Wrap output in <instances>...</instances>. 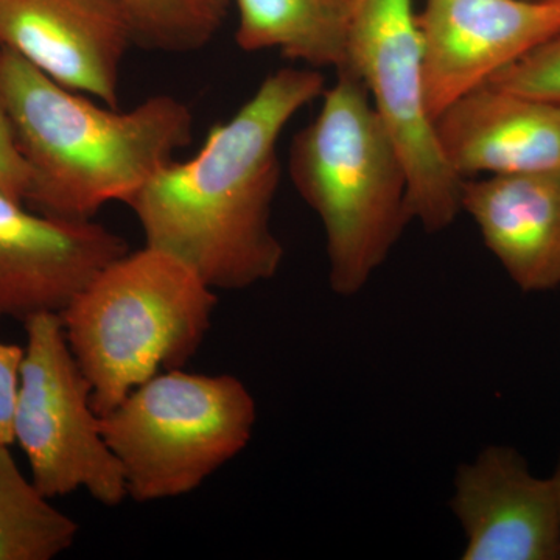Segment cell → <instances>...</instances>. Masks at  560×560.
Here are the masks:
<instances>
[{
    "mask_svg": "<svg viewBox=\"0 0 560 560\" xmlns=\"http://www.w3.org/2000/svg\"><path fill=\"white\" fill-rule=\"evenodd\" d=\"M324 91L316 69L270 73L230 120L210 128L194 158L165 165L127 202L145 246L176 257L213 290L275 278L285 254L271 230L280 135Z\"/></svg>",
    "mask_w": 560,
    "mask_h": 560,
    "instance_id": "6da1fadb",
    "label": "cell"
},
{
    "mask_svg": "<svg viewBox=\"0 0 560 560\" xmlns=\"http://www.w3.org/2000/svg\"><path fill=\"white\" fill-rule=\"evenodd\" d=\"M0 95L32 175L25 205L58 219L92 220L110 201L127 205L194 136V114L172 95L127 113L102 108L5 47Z\"/></svg>",
    "mask_w": 560,
    "mask_h": 560,
    "instance_id": "7a4b0ae2",
    "label": "cell"
},
{
    "mask_svg": "<svg viewBox=\"0 0 560 560\" xmlns=\"http://www.w3.org/2000/svg\"><path fill=\"white\" fill-rule=\"evenodd\" d=\"M291 142L289 172L326 234L330 289L355 296L410 223L407 172L366 84L349 69Z\"/></svg>",
    "mask_w": 560,
    "mask_h": 560,
    "instance_id": "3957f363",
    "label": "cell"
},
{
    "mask_svg": "<svg viewBox=\"0 0 560 560\" xmlns=\"http://www.w3.org/2000/svg\"><path fill=\"white\" fill-rule=\"evenodd\" d=\"M219 298L186 264L150 248L110 261L60 313L69 348L105 416L200 350Z\"/></svg>",
    "mask_w": 560,
    "mask_h": 560,
    "instance_id": "277c9868",
    "label": "cell"
},
{
    "mask_svg": "<svg viewBox=\"0 0 560 560\" xmlns=\"http://www.w3.org/2000/svg\"><path fill=\"white\" fill-rule=\"evenodd\" d=\"M257 407L234 375L160 372L101 416L128 497L178 499L200 488L253 438Z\"/></svg>",
    "mask_w": 560,
    "mask_h": 560,
    "instance_id": "5b68a950",
    "label": "cell"
},
{
    "mask_svg": "<svg viewBox=\"0 0 560 560\" xmlns=\"http://www.w3.org/2000/svg\"><path fill=\"white\" fill-rule=\"evenodd\" d=\"M22 323L27 345L14 442L27 456L32 481L47 499L83 489L105 506H119L128 497L124 470L103 436L60 313H36Z\"/></svg>",
    "mask_w": 560,
    "mask_h": 560,
    "instance_id": "8992f818",
    "label": "cell"
},
{
    "mask_svg": "<svg viewBox=\"0 0 560 560\" xmlns=\"http://www.w3.org/2000/svg\"><path fill=\"white\" fill-rule=\"evenodd\" d=\"M345 69L366 84L404 162L408 219L433 234L447 230L460 213L463 179L442 153L427 105L422 38L412 0H359Z\"/></svg>",
    "mask_w": 560,
    "mask_h": 560,
    "instance_id": "52a82bcc",
    "label": "cell"
},
{
    "mask_svg": "<svg viewBox=\"0 0 560 560\" xmlns=\"http://www.w3.org/2000/svg\"><path fill=\"white\" fill-rule=\"evenodd\" d=\"M433 120L560 32V0H425L418 14Z\"/></svg>",
    "mask_w": 560,
    "mask_h": 560,
    "instance_id": "ba28073f",
    "label": "cell"
},
{
    "mask_svg": "<svg viewBox=\"0 0 560 560\" xmlns=\"http://www.w3.org/2000/svg\"><path fill=\"white\" fill-rule=\"evenodd\" d=\"M128 250L125 238L94 220L28 210L0 187V318L61 313Z\"/></svg>",
    "mask_w": 560,
    "mask_h": 560,
    "instance_id": "9c48e42d",
    "label": "cell"
},
{
    "mask_svg": "<svg viewBox=\"0 0 560 560\" xmlns=\"http://www.w3.org/2000/svg\"><path fill=\"white\" fill-rule=\"evenodd\" d=\"M132 46L121 0H0V47L109 108L119 106L120 69Z\"/></svg>",
    "mask_w": 560,
    "mask_h": 560,
    "instance_id": "30bf717a",
    "label": "cell"
},
{
    "mask_svg": "<svg viewBox=\"0 0 560 560\" xmlns=\"http://www.w3.org/2000/svg\"><path fill=\"white\" fill-rule=\"evenodd\" d=\"M451 510L463 528V560H559L560 521L551 478L521 453L488 445L453 478Z\"/></svg>",
    "mask_w": 560,
    "mask_h": 560,
    "instance_id": "8fae6325",
    "label": "cell"
},
{
    "mask_svg": "<svg viewBox=\"0 0 560 560\" xmlns=\"http://www.w3.org/2000/svg\"><path fill=\"white\" fill-rule=\"evenodd\" d=\"M445 160L460 179L560 172V106L486 83L434 119Z\"/></svg>",
    "mask_w": 560,
    "mask_h": 560,
    "instance_id": "7c38bea8",
    "label": "cell"
},
{
    "mask_svg": "<svg viewBox=\"0 0 560 560\" xmlns=\"http://www.w3.org/2000/svg\"><path fill=\"white\" fill-rule=\"evenodd\" d=\"M460 212L525 293L560 285V172L467 178Z\"/></svg>",
    "mask_w": 560,
    "mask_h": 560,
    "instance_id": "4fadbf2b",
    "label": "cell"
},
{
    "mask_svg": "<svg viewBox=\"0 0 560 560\" xmlns=\"http://www.w3.org/2000/svg\"><path fill=\"white\" fill-rule=\"evenodd\" d=\"M359 0H235V43L254 54L276 49L311 69L348 65V47Z\"/></svg>",
    "mask_w": 560,
    "mask_h": 560,
    "instance_id": "5bb4252c",
    "label": "cell"
},
{
    "mask_svg": "<svg viewBox=\"0 0 560 560\" xmlns=\"http://www.w3.org/2000/svg\"><path fill=\"white\" fill-rule=\"evenodd\" d=\"M49 500L0 445V560H51L75 544L79 523Z\"/></svg>",
    "mask_w": 560,
    "mask_h": 560,
    "instance_id": "9a60e30c",
    "label": "cell"
},
{
    "mask_svg": "<svg viewBox=\"0 0 560 560\" xmlns=\"http://www.w3.org/2000/svg\"><path fill=\"white\" fill-rule=\"evenodd\" d=\"M135 46L186 55L208 47L223 28L231 0H121Z\"/></svg>",
    "mask_w": 560,
    "mask_h": 560,
    "instance_id": "2e32d148",
    "label": "cell"
},
{
    "mask_svg": "<svg viewBox=\"0 0 560 560\" xmlns=\"http://www.w3.org/2000/svg\"><path fill=\"white\" fill-rule=\"evenodd\" d=\"M488 83L560 106V32L500 70Z\"/></svg>",
    "mask_w": 560,
    "mask_h": 560,
    "instance_id": "e0dca14e",
    "label": "cell"
},
{
    "mask_svg": "<svg viewBox=\"0 0 560 560\" xmlns=\"http://www.w3.org/2000/svg\"><path fill=\"white\" fill-rule=\"evenodd\" d=\"M25 349L0 341V445L14 444V420L20 401Z\"/></svg>",
    "mask_w": 560,
    "mask_h": 560,
    "instance_id": "ac0fdd59",
    "label": "cell"
},
{
    "mask_svg": "<svg viewBox=\"0 0 560 560\" xmlns=\"http://www.w3.org/2000/svg\"><path fill=\"white\" fill-rule=\"evenodd\" d=\"M31 171L18 150L2 95H0V187L9 191L11 197L25 202L31 191Z\"/></svg>",
    "mask_w": 560,
    "mask_h": 560,
    "instance_id": "d6986e66",
    "label": "cell"
},
{
    "mask_svg": "<svg viewBox=\"0 0 560 560\" xmlns=\"http://www.w3.org/2000/svg\"><path fill=\"white\" fill-rule=\"evenodd\" d=\"M552 485H555L556 499H558L559 521H560V458L558 466H556L555 474L551 477Z\"/></svg>",
    "mask_w": 560,
    "mask_h": 560,
    "instance_id": "ffe728a7",
    "label": "cell"
}]
</instances>
